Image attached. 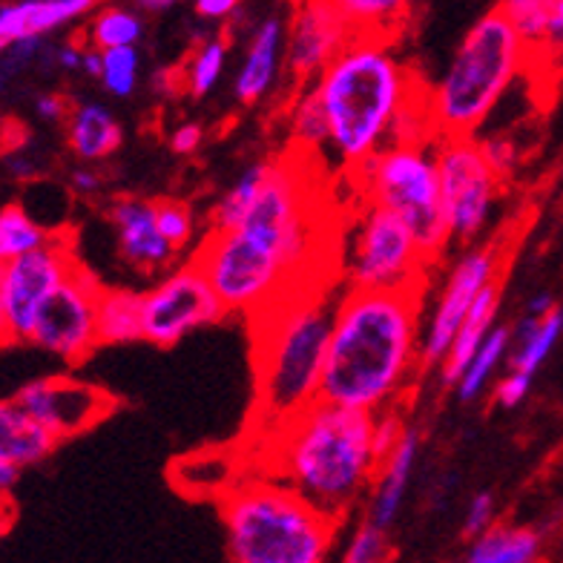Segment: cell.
<instances>
[{
	"instance_id": "b9f144b4",
	"label": "cell",
	"mask_w": 563,
	"mask_h": 563,
	"mask_svg": "<svg viewBox=\"0 0 563 563\" xmlns=\"http://www.w3.org/2000/svg\"><path fill=\"white\" fill-rule=\"evenodd\" d=\"M201 141H205V130L196 121H185V124H178L176 130L170 133V150L176 156H194L196 150L201 147Z\"/></svg>"
},
{
	"instance_id": "e0dca14e",
	"label": "cell",
	"mask_w": 563,
	"mask_h": 563,
	"mask_svg": "<svg viewBox=\"0 0 563 563\" xmlns=\"http://www.w3.org/2000/svg\"><path fill=\"white\" fill-rule=\"evenodd\" d=\"M115 230L121 260L141 274H153L176 260V247L158 230L156 201L144 199H115L107 210Z\"/></svg>"
},
{
	"instance_id": "7bdbcfd3",
	"label": "cell",
	"mask_w": 563,
	"mask_h": 563,
	"mask_svg": "<svg viewBox=\"0 0 563 563\" xmlns=\"http://www.w3.org/2000/svg\"><path fill=\"white\" fill-rule=\"evenodd\" d=\"M481 144L483 150H486V156H489L492 167L497 170V176H509L511 167H515V144L506 139H483Z\"/></svg>"
},
{
	"instance_id": "44dd1931",
	"label": "cell",
	"mask_w": 563,
	"mask_h": 563,
	"mask_svg": "<svg viewBox=\"0 0 563 563\" xmlns=\"http://www.w3.org/2000/svg\"><path fill=\"white\" fill-rule=\"evenodd\" d=\"M64 440L49 426L32 417L18 400L0 402V463L30 468L44 463Z\"/></svg>"
},
{
	"instance_id": "74e56055",
	"label": "cell",
	"mask_w": 563,
	"mask_h": 563,
	"mask_svg": "<svg viewBox=\"0 0 563 563\" xmlns=\"http://www.w3.org/2000/svg\"><path fill=\"white\" fill-rule=\"evenodd\" d=\"M156 219L158 230H162L164 239H167L176 251H181V247H187L194 242L196 216L187 205H181V201H156Z\"/></svg>"
},
{
	"instance_id": "8fae6325",
	"label": "cell",
	"mask_w": 563,
	"mask_h": 563,
	"mask_svg": "<svg viewBox=\"0 0 563 563\" xmlns=\"http://www.w3.org/2000/svg\"><path fill=\"white\" fill-rule=\"evenodd\" d=\"M81 267L69 245L55 236L49 245L0 262V331L7 345H26L37 308Z\"/></svg>"
},
{
	"instance_id": "7c38bea8",
	"label": "cell",
	"mask_w": 563,
	"mask_h": 563,
	"mask_svg": "<svg viewBox=\"0 0 563 563\" xmlns=\"http://www.w3.org/2000/svg\"><path fill=\"white\" fill-rule=\"evenodd\" d=\"M101 290H104L101 282L89 274L87 267H78L53 297L37 308L26 345L67 365L84 363L101 345L98 340Z\"/></svg>"
},
{
	"instance_id": "816d5d0a",
	"label": "cell",
	"mask_w": 563,
	"mask_h": 563,
	"mask_svg": "<svg viewBox=\"0 0 563 563\" xmlns=\"http://www.w3.org/2000/svg\"><path fill=\"white\" fill-rule=\"evenodd\" d=\"M21 472L23 468L12 466V463H0V492H3V495H9V492L15 489V483H18V477H21Z\"/></svg>"
},
{
	"instance_id": "ee69618b",
	"label": "cell",
	"mask_w": 563,
	"mask_h": 563,
	"mask_svg": "<svg viewBox=\"0 0 563 563\" xmlns=\"http://www.w3.org/2000/svg\"><path fill=\"white\" fill-rule=\"evenodd\" d=\"M69 110L67 98L58 96V92H44V96L35 98V115L41 121H49V124H58V121H67Z\"/></svg>"
},
{
	"instance_id": "4fadbf2b",
	"label": "cell",
	"mask_w": 563,
	"mask_h": 563,
	"mask_svg": "<svg viewBox=\"0 0 563 563\" xmlns=\"http://www.w3.org/2000/svg\"><path fill=\"white\" fill-rule=\"evenodd\" d=\"M224 302L199 265H181L144 290V342L170 349L224 317Z\"/></svg>"
},
{
	"instance_id": "f546056e",
	"label": "cell",
	"mask_w": 563,
	"mask_h": 563,
	"mask_svg": "<svg viewBox=\"0 0 563 563\" xmlns=\"http://www.w3.org/2000/svg\"><path fill=\"white\" fill-rule=\"evenodd\" d=\"M511 354V328L509 325H495L486 342H483L477 354L472 356V363L466 365L463 377L454 388H457V397L463 402L477 400L492 379H495L497 368L504 365V360H509Z\"/></svg>"
},
{
	"instance_id": "ab89813d",
	"label": "cell",
	"mask_w": 563,
	"mask_h": 563,
	"mask_svg": "<svg viewBox=\"0 0 563 563\" xmlns=\"http://www.w3.org/2000/svg\"><path fill=\"white\" fill-rule=\"evenodd\" d=\"M532 374H523V371L509 368L506 377L497 379L495 386V402L500 408H518L520 402L527 400L529 391H532Z\"/></svg>"
},
{
	"instance_id": "d590c367",
	"label": "cell",
	"mask_w": 563,
	"mask_h": 563,
	"mask_svg": "<svg viewBox=\"0 0 563 563\" xmlns=\"http://www.w3.org/2000/svg\"><path fill=\"white\" fill-rule=\"evenodd\" d=\"M139 49L135 46H119L104 53V73H101V87L115 98H130L139 87Z\"/></svg>"
},
{
	"instance_id": "4dcf8cb0",
	"label": "cell",
	"mask_w": 563,
	"mask_h": 563,
	"mask_svg": "<svg viewBox=\"0 0 563 563\" xmlns=\"http://www.w3.org/2000/svg\"><path fill=\"white\" fill-rule=\"evenodd\" d=\"M288 135L299 150H328V115L313 84H302V92L290 101Z\"/></svg>"
},
{
	"instance_id": "8992f818",
	"label": "cell",
	"mask_w": 563,
	"mask_h": 563,
	"mask_svg": "<svg viewBox=\"0 0 563 563\" xmlns=\"http://www.w3.org/2000/svg\"><path fill=\"white\" fill-rule=\"evenodd\" d=\"M230 563H328L340 518L282 481L236 483L222 497Z\"/></svg>"
},
{
	"instance_id": "cb8c5ba5",
	"label": "cell",
	"mask_w": 563,
	"mask_h": 563,
	"mask_svg": "<svg viewBox=\"0 0 563 563\" xmlns=\"http://www.w3.org/2000/svg\"><path fill=\"white\" fill-rule=\"evenodd\" d=\"M543 534L518 523H495L468 543L460 563H541Z\"/></svg>"
},
{
	"instance_id": "8d00e7d4",
	"label": "cell",
	"mask_w": 563,
	"mask_h": 563,
	"mask_svg": "<svg viewBox=\"0 0 563 563\" xmlns=\"http://www.w3.org/2000/svg\"><path fill=\"white\" fill-rule=\"evenodd\" d=\"M391 555V543H388V529L363 520L360 527L351 532L349 543L342 549L340 563H386Z\"/></svg>"
},
{
	"instance_id": "f35d334b",
	"label": "cell",
	"mask_w": 563,
	"mask_h": 563,
	"mask_svg": "<svg viewBox=\"0 0 563 563\" xmlns=\"http://www.w3.org/2000/svg\"><path fill=\"white\" fill-rule=\"evenodd\" d=\"M497 523V500L492 492H477L468 497L466 515H463V534L477 538V534L489 532Z\"/></svg>"
},
{
	"instance_id": "484cf974",
	"label": "cell",
	"mask_w": 563,
	"mask_h": 563,
	"mask_svg": "<svg viewBox=\"0 0 563 563\" xmlns=\"http://www.w3.org/2000/svg\"><path fill=\"white\" fill-rule=\"evenodd\" d=\"M101 345H126L144 340V294L130 288H104L98 299Z\"/></svg>"
},
{
	"instance_id": "3957f363",
	"label": "cell",
	"mask_w": 563,
	"mask_h": 563,
	"mask_svg": "<svg viewBox=\"0 0 563 563\" xmlns=\"http://www.w3.org/2000/svg\"><path fill=\"white\" fill-rule=\"evenodd\" d=\"M274 477L334 518H345L377 481V415L322 400L274 426Z\"/></svg>"
},
{
	"instance_id": "d4e9b609",
	"label": "cell",
	"mask_w": 563,
	"mask_h": 563,
	"mask_svg": "<svg viewBox=\"0 0 563 563\" xmlns=\"http://www.w3.org/2000/svg\"><path fill=\"white\" fill-rule=\"evenodd\" d=\"M563 336V308L558 305L549 317H529L523 313L515 331H511V354L509 368L523 371V374H538L549 354L555 351L558 340Z\"/></svg>"
},
{
	"instance_id": "603a6c76",
	"label": "cell",
	"mask_w": 563,
	"mask_h": 563,
	"mask_svg": "<svg viewBox=\"0 0 563 563\" xmlns=\"http://www.w3.org/2000/svg\"><path fill=\"white\" fill-rule=\"evenodd\" d=\"M497 308H500V282H492L489 288L477 297V302L472 305L466 322H463V328L457 331L452 349H449L443 365H440V383H443V386H457L466 365L472 363V356H475L477 349L486 342V336L495 331Z\"/></svg>"
},
{
	"instance_id": "ba28073f",
	"label": "cell",
	"mask_w": 563,
	"mask_h": 563,
	"mask_svg": "<svg viewBox=\"0 0 563 563\" xmlns=\"http://www.w3.org/2000/svg\"><path fill=\"white\" fill-rule=\"evenodd\" d=\"M431 141L415 144H388L365 162L354 178L363 187V199L391 210L411 228L422 253L431 262L452 242L443 213L440 173Z\"/></svg>"
},
{
	"instance_id": "681fc988",
	"label": "cell",
	"mask_w": 563,
	"mask_h": 563,
	"mask_svg": "<svg viewBox=\"0 0 563 563\" xmlns=\"http://www.w3.org/2000/svg\"><path fill=\"white\" fill-rule=\"evenodd\" d=\"M81 73L87 75V78H96V81H101V73H104V53H101V49H96V46H87V49H84Z\"/></svg>"
},
{
	"instance_id": "e575fe53",
	"label": "cell",
	"mask_w": 563,
	"mask_h": 563,
	"mask_svg": "<svg viewBox=\"0 0 563 563\" xmlns=\"http://www.w3.org/2000/svg\"><path fill=\"white\" fill-rule=\"evenodd\" d=\"M558 0H504L500 9H504L509 21L515 23V30L523 35V41L529 44V49H538L543 41V32H547L549 15L555 9Z\"/></svg>"
},
{
	"instance_id": "30bf717a",
	"label": "cell",
	"mask_w": 563,
	"mask_h": 563,
	"mask_svg": "<svg viewBox=\"0 0 563 563\" xmlns=\"http://www.w3.org/2000/svg\"><path fill=\"white\" fill-rule=\"evenodd\" d=\"M434 156H438L449 236L452 242H468L481 236L492 219L497 187L504 178L497 176L475 135H438Z\"/></svg>"
},
{
	"instance_id": "7dc6e473",
	"label": "cell",
	"mask_w": 563,
	"mask_h": 563,
	"mask_svg": "<svg viewBox=\"0 0 563 563\" xmlns=\"http://www.w3.org/2000/svg\"><path fill=\"white\" fill-rule=\"evenodd\" d=\"M69 187L78 196L98 194L101 190V173L92 170V167H78V170L69 173Z\"/></svg>"
},
{
	"instance_id": "f5cc1de1",
	"label": "cell",
	"mask_w": 563,
	"mask_h": 563,
	"mask_svg": "<svg viewBox=\"0 0 563 563\" xmlns=\"http://www.w3.org/2000/svg\"><path fill=\"white\" fill-rule=\"evenodd\" d=\"M130 3L144 9V12H164V9L176 7V3H181V0H130Z\"/></svg>"
},
{
	"instance_id": "5b68a950",
	"label": "cell",
	"mask_w": 563,
	"mask_h": 563,
	"mask_svg": "<svg viewBox=\"0 0 563 563\" xmlns=\"http://www.w3.org/2000/svg\"><path fill=\"white\" fill-rule=\"evenodd\" d=\"M336 302L302 288L256 313V411L267 429L319 400Z\"/></svg>"
},
{
	"instance_id": "52a82bcc",
	"label": "cell",
	"mask_w": 563,
	"mask_h": 563,
	"mask_svg": "<svg viewBox=\"0 0 563 563\" xmlns=\"http://www.w3.org/2000/svg\"><path fill=\"white\" fill-rule=\"evenodd\" d=\"M529 58L532 49L500 7L472 23L438 87L426 92L434 133L475 135Z\"/></svg>"
},
{
	"instance_id": "7a4b0ae2",
	"label": "cell",
	"mask_w": 563,
	"mask_h": 563,
	"mask_svg": "<svg viewBox=\"0 0 563 563\" xmlns=\"http://www.w3.org/2000/svg\"><path fill=\"white\" fill-rule=\"evenodd\" d=\"M422 288H349L336 302L322 400L383 415L422 368Z\"/></svg>"
},
{
	"instance_id": "60d3db41",
	"label": "cell",
	"mask_w": 563,
	"mask_h": 563,
	"mask_svg": "<svg viewBox=\"0 0 563 563\" xmlns=\"http://www.w3.org/2000/svg\"><path fill=\"white\" fill-rule=\"evenodd\" d=\"M534 53L549 55V58H563V0H558L555 9H552L547 32H543V41Z\"/></svg>"
},
{
	"instance_id": "ac0fdd59",
	"label": "cell",
	"mask_w": 563,
	"mask_h": 563,
	"mask_svg": "<svg viewBox=\"0 0 563 563\" xmlns=\"http://www.w3.org/2000/svg\"><path fill=\"white\" fill-rule=\"evenodd\" d=\"M285 49H288V21H282L279 15L265 18L253 30L242 67L233 81L239 104L253 107L271 96V89L279 81L282 64H285Z\"/></svg>"
},
{
	"instance_id": "f907efd6",
	"label": "cell",
	"mask_w": 563,
	"mask_h": 563,
	"mask_svg": "<svg viewBox=\"0 0 563 563\" xmlns=\"http://www.w3.org/2000/svg\"><path fill=\"white\" fill-rule=\"evenodd\" d=\"M558 302L555 297L549 294V290H541V294H534L532 299L527 302V313L529 317H549V313L555 311Z\"/></svg>"
},
{
	"instance_id": "4316f807",
	"label": "cell",
	"mask_w": 563,
	"mask_h": 563,
	"mask_svg": "<svg viewBox=\"0 0 563 563\" xmlns=\"http://www.w3.org/2000/svg\"><path fill=\"white\" fill-rule=\"evenodd\" d=\"M360 37L397 41L411 18V0H331Z\"/></svg>"
},
{
	"instance_id": "d6986e66",
	"label": "cell",
	"mask_w": 563,
	"mask_h": 563,
	"mask_svg": "<svg viewBox=\"0 0 563 563\" xmlns=\"http://www.w3.org/2000/svg\"><path fill=\"white\" fill-rule=\"evenodd\" d=\"M417 457H420V431L406 426L400 440L394 443L391 452L379 463L377 481L368 492V515H365V520L383 529H391L397 523L408 497L411 477H415Z\"/></svg>"
},
{
	"instance_id": "6da1fadb",
	"label": "cell",
	"mask_w": 563,
	"mask_h": 563,
	"mask_svg": "<svg viewBox=\"0 0 563 563\" xmlns=\"http://www.w3.org/2000/svg\"><path fill=\"white\" fill-rule=\"evenodd\" d=\"M311 190L299 167L271 162L265 187L245 222L224 233H210L196 253L228 313H262L279 299L297 294L311 256Z\"/></svg>"
},
{
	"instance_id": "277c9868",
	"label": "cell",
	"mask_w": 563,
	"mask_h": 563,
	"mask_svg": "<svg viewBox=\"0 0 563 563\" xmlns=\"http://www.w3.org/2000/svg\"><path fill=\"white\" fill-rule=\"evenodd\" d=\"M328 115V153L349 170L388 147L402 110L422 96L391 41L356 35L313 81Z\"/></svg>"
},
{
	"instance_id": "7402d4cb",
	"label": "cell",
	"mask_w": 563,
	"mask_h": 563,
	"mask_svg": "<svg viewBox=\"0 0 563 563\" xmlns=\"http://www.w3.org/2000/svg\"><path fill=\"white\" fill-rule=\"evenodd\" d=\"M64 124H67L69 150L87 164L110 158L124 141L119 119L104 104H96V101L75 104Z\"/></svg>"
},
{
	"instance_id": "d6a6232c",
	"label": "cell",
	"mask_w": 563,
	"mask_h": 563,
	"mask_svg": "<svg viewBox=\"0 0 563 563\" xmlns=\"http://www.w3.org/2000/svg\"><path fill=\"white\" fill-rule=\"evenodd\" d=\"M224 67H228V41L224 37H208L205 44L196 46V53L187 60L181 81L190 96H208L216 84L222 81Z\"/></svg>"
},
{
	"instance_id": "5bb4252c",
	"label": "cell",
	"mask_w": 563,
	"mask_h": 563,
	"mask_svg": "<svg viewBox=\"0 0 563 563\" xmlns=\"http://www.w3.org/2000/svg\"><path fill=\"white\" fill-rule=\"evenodd\" d=\"M500 271V245L468 247L445 274L438 297L431 302L429 317L422 322L420 336V360L422 368L443 365L445 354L452 349L454 336L466 322L472 305L477 302L483 290L497 282Z\"/></svg>"
},
{
	"instance_id": "f1b7e54d",
	"label": "cell",
	"mask_w": 563,
	"mask_h": 563,
	"mask_svg": "<svg viewBox=\"0 0 563 563\" xmlns=\"http://www.w3.org/2000/svg\"><path fill=\"white\" fill-rule=\"evenodd\" d=\"M144 35V23L135 9L124 3H110L92 12L87 30H84V44L96 46L101 53L119 49V46H135Z\"/></svg>"
},
{
	"instance_id": "bcb514c9",
	"label": "cell",
	"mask_w": 563,
	"mask_h": 563,
	"mask_svg": "<svg viewBox=\"0 0 563 563\" xmlns=\"http://www.w3.org/2000/svg\"><path fill=\"white\" fill-rule=\"evenodd\" d=\"M242 3L245 0H194L196 15L205 21H224V18L236 15Z\"/></svg>"
},
{
	"instance_id": "c3c4849f",
	"label": "cell",
	"mask_w": 563,
	"mask_h": 563,
	"mask_svg": "<svg viewBox=\"0 0 563 563\" xmlns=\"http://www.w3.org/2000/svg\"><path fill=\"white\" fill-rule=\"evenodd\" d=\"M7 173L15 181H32L35 178V162L26 156H7Z\"/></svg>"
},
{
	"instance_id": "9a60e30c",
	"label": "cell",
	"mask_w": 563,
	"mask_h": 563,
	"mask_svg": "<svg viewBox=\"0 0 563 563\" xmlns=\"http://www.w3.org/2000/svg\"><path fill=\"white\" fill-rule=\"evenodd\" d=\"M354 37L356 32L331 0H297L288 18L285 69L294 81L313 84Z\"/></svg>"
},
{
	"instance_id": "83f0119b",
	"label": "cell",
	"mask_w": 563,
	"mask_h": 563,
	"mask_svg": "<svg viewBox=\"0 0 563 563\" xmlns=\"http://www.w3.org/2000/svg\"><path fill=\"white\" fill-rule=\"evenodd\" d=\"M267 170H271V162L251 164V167L224 190L222 199L216 201L213 210H210V233H224V230H233L245 222V216L251 213L253 201L260 199L262 187H265Z\"/></svg>"
},
{
	"instance_id": "f6af8a7d",
	"label": "cell",
	"mask_w": 563,
	"mask_h": 563,
	"mask_svg": "<svg viewBox=\"0 0 563 563\" xmlns=\"http://www.w3.org/2000/svg\"><path fill=\"white\" fill-rule=\"evenodd\" d=\"M84 49H87V44H78V41H67V44H58L53 49V64L58 69H64V73H81Z\"/></svg>"
},
{
	"instance_id": "ffe728a7",
	"label": "cell",
	"mask_w": 563,
	"mask_h": 563,
	"mask_svg": "<svg viewBox=\"0 0 563 563\" xmlns=\"http://www.w3.org/2000/svg\"><path fill=\"white\" fill-rule=\"evenodd\" d=\"M98 0H12L0 7V46L26 37H46L49 32L78 21Z\"/></svg>"
},
{
	"instance_id": "1f68e13d",
	"label": "cell",
	"mask_w": 563,
	"mask_h": 563,
	"mask_svg": "<svg viewBox=\"0 0 563 563\" xmlns=\"http://www.w3.org/2000/svg\"><path fill=\"white\" fill-rule=\"evenodd\" d=\"M53 233L37 222L23 205H7L0 210V262L18 260L53 242Z\"/></svg>"
},
{
	"instance_id": "2e32d148",
	"label": "cell",
	"mask_w": 563,
	"mask_h": 563,
	"mask_svg": "<svg viewBox=\"0 0 563 563\" xmlns=\"http://www.w3.org/2000/svg\"><path fill=\"white\" fill-rule=\"evenodd\" d=\"M12 400L49 426L60 440L92 429L115 408V400L98 386L73 377H37L23 383Z\"/></svg>"
},
{
	"instance_id": "836d02e7",
	"label": "cell",
	"mask_w": 563,
	"mask_h": 563,
	"mask_svg": "<svg viewBox=\"0 0 563 563\" xmlns=\"http://www.w3.org/2000/svg\"><path fill=\"white\" fill-rule=\"evenodd\" d=\"M176 483L190 495H228L236 483H230V463H222L219 454L210 457H190L176 463Z\"/></svg>"
},
{
	"instance_id": "9c48e42d",
	"label": "cell",
	"mask_w": 563,
	"mask_h": 563,
	"mask_svg": "<svg viewBox=\"0 0 563 563\" xmlns=\"http://www.w3.org/2000/svg\"><path fill=\"white\" fill-rule=\"evenodd\" d=\"M429 256L400 216L363 199L354 216L345 276L349 288L417 290L426 282Z\"/></svg>"
}]
</instances>
